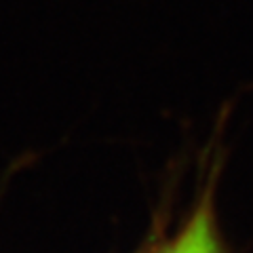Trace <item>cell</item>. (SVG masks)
Returning a JSON list of instances; mask_svg holds the SVG:
<instances>
[{
	"label": "cell",
	"instance_id": "obj_1",
	"mask_svg": "<svg viewBox=\"0 0 253 253\" xmlns=\"http://www.w3.org/2000/svg\"><path fill=\"white\" fill-rule=\"evenodd\" d=\"M156 253H221V239L211 201L205 199L192 211L184 228Z\"/></svg>",
	"mask_w": 253,
	"mask_h": 253
}]
</instances>
